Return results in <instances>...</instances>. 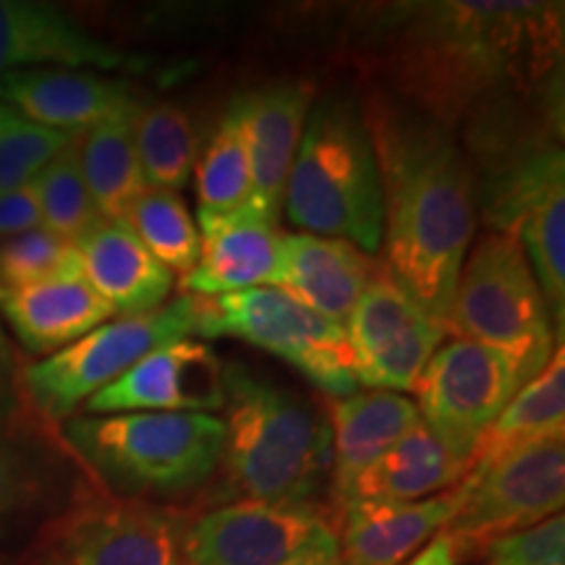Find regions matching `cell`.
<instances>
[{"label":"cell","instance_id":"obj_39","mask_svg":"<svg viewBox=\"0 0 565 565\" xmlns=\"http://www.w3.org/2000/svg\"><path fill=\"white\" fill-rule=\"evenodd\" d=\"M408 565H458L454 542H450L443 532L435 534V540L429 542L419 555L412 557V563Z\"/></svg>","mask_w":565,"mask_h":565},{"label":"cell","instance_id":"obj_40","mask_svg":"<svg viewBox=\"0 0 565 565\" xmlns=\"http://www.w3.org/2000/svg\"><path fill=\"white\" fill-rule=\"evenodd\" d=\"M38 565H63L61 561H55L53 555H42V561Z\"/></svg>","mask_w":565,"mask_h":565},{"label":"cell","instance_id":"obj_22","mask_svg":"<svg viewBox=\"0 0 565 565\" xmlns=\"http://www.w3.org/2000/svg\"><path fill=\"white\" fill-rule=\"evenodd\" d=\"M0 317L9 322L21 349L51 356L113 320L116 312L84 275H74L6 291Z\"/></svg>","mask_w":565,"mask_h":565},{"label":"cell","instance_id":"obj_7","mask_svg":"<svg viewBox=\"0 0 565 565\" xmlns=\"http://www.w3.org/2000/svg\"><path fill=\"white\" fill-rule=\"evenodd\" d=\"M200 315V296L183 294L152 315L116 317L100 324L76 343L21 370L26 406L47 424L71 419L92 395L124 377L150 351L196 338Z\"/></svg>","mask_w":565,"mask_h":565},{"label":"cell","instance_id":"obj_19","mask_svg":"<svg viewBox=\"0 0 565 565\" xmlns=\"http://www.w3.org/2000/svg\"><path fill=\"white\" fill-rule=\"evenodd\" d=\"M370 254L349 242L317 233H282L273 288L312 312L345 324L374 270Z\"/></svg>","mask_w":565,"mask_h":565},{"label":"cell","instance_id":"obj_15","mask_svg":"<svg viewBox=\"0 0 565 565\" xmlns=\"http://www.w3.org/2000/svg\"><path fill=\"white\" fill-rule=\"evenodd\" d=\"M200 259L179 286L186 296H215L273 286L280 259L278 217L249 200L228 212L200 210Z\"/></svg>","mask_w":565,"mask_h":565},{"label":"cell","instance_id":"obj_29","mask_svg":"<svg viewBox=\"0 0 565 565\" xmlns=\"http://www.w3.org/2000/svg\"><path fill=\"white\" fill-rule=\"evenodd\" d=\"M532 267L536 286L545 296L557 341H563L565 320V183L532 202L513 233Z\"/></svg>","mask_w":565,"mask_h":565},{"label":"cell","instance_id":"obj_3","mask_svg":"<svg viewBox=\"0 0 565 565\" xmlns=\"http://www.w3.org/2000/svg\"><path fill=\"white\" fill-rule=\"evenodd\" d=\"M225 440L217 500L317 505L333 471L330 419L312 401L249 366L223 370Z\"/></svg>","mask_w":565,"mask_h":565},{"label":"cell","instance_id":"obj_41","mask_svg":"<svg viewBox=\"0 0 565 565\" xmlns=\"http://www.w3.org/2000/svg\"><path fill=\"white\" fill-rule=\"evenodd\" d=\"M3 296H6V288H3V282H0V301H3Z\"/></svg>","mask_w":565,"mask_h":565},{"label":"cell","instance_id":"obj_34","mask_svg":"<svg viewBox=\"0 0 565 565\" xmlns=\"http://www.w3.org/2000/svg\"><path fill=\"white\" fill-rule=\"evenodd\" d=\"M76 134L26 121L6 105L0 113V196L26 189Z\"/></svg>","mask_w":565,"mask_h":565},{"label":"cell","instance_id":"obj_35","mask_svg":"<svg viewBox=\"0 0 565 565\" xmlns=\"http://www.w3.org/2000/svg\"><path fill=\"white\" fill-rule=\"evenodd\" d=\"M479 565H565V519L553 515L524 532L494 536L477 550Z\"/></svg>","mask_w":565,"mask_h":565},{"label":"cell","instance_id":"obj_37","mask_svg":"<svg viewBox=\"0 0 565 565\" xmlns=\"http://www.w3.org/2000/svg\"><path fill=\"white\" fill-rule=\"evenodd\" d=\"M40 225L38 202H34L32 189H19L13 194L0 196V242L19 236V233L32 231Z\"/></svg>","mask_w":565,"mask_h":565},{"label":"cell","instance_id":"obj_18","mask_svg":"<svg viewBox=\"0 0 565 565\" xmlns=\"http://www.w3.org/2000/svg\"><path fill=\"white\" fill-rule=\"evenodd\" d=\"M315 97V82L291 79L244 92L228 105L249 154L252 200L275 217H280L282 189Z\"/></svg>","mask_w":565,"mask_h":565},{"label":"cell","instance_id":"obj_10","mask_svg":"<svg viewBox=\"0 0 565 565\" xmlns=\"http://www.w3.org/2000/svg\"><path fill=\"white\" fill-rule=\"evenodd\" d=\"M189 515L171 505L79 492L45 534L63 565H186Z\"/></svg>","mask_w":565,"mask_h":565},{"label":"cell","instance_id":"obj_20","mask_svg":"<svg viewBox=\"0 0 565 565\" xmlns=\"http://www.w3.org/2000/svg\"><path fill=\"white\" fill-rule=\"evenodd\" d=\"M456 511V487L435 498L351 500L335 508L333 526L341 565H404L429 536L440 534Z\"/></svg>","mask_w":565,"mask_h":565},{"label":"cell","instance_id":"obj_27","mask_svg":"<svg viewBox=\"0 0 565 565\" xmlns=\"http://www.w3.org/2000/svg\"><path fill=\"white\" fill-rule=\"evenodd\" d=\"M134 118L118 116L79 134L84 183L105 221H121L147 183L139 168Z\"/></svg>","mask_w":565,"mask_h":565},{"label":"cell","instance_id":"obj_9","mask_svg":"<svg viewBox=\"0 0 565 565\" xmlns=\"http://www.w3.org/2000/svg\"><path fill=\"white\" fill-rule=\"evenodd\" d=\"M565 437H553L519 454L469 471L456 487V511L443 526L458 561L513 532H524L563 513Z\"/></svg>","mask_w":565,"mask_h":565},{"label":"cell","instance_id":"obj_30","mask_svg":"<svg viewBox=\"0 0 565 565\" xmlns=\"http://www.w3.org/2000/svg\"><path fill=\"white\" fill-rule=\"evenodd\" d=\"M34 202H38L40 225L45 231L61 236L63 242L79 244L89 231H95L105 217L92 200L87 183H84L79 166V134L68 141L38 173L30 183Z\"/></svg>","mask_w":565,"mask_h":565},{"label":"cell","instance_id":"obj_2","mask_svg":"<svg viewBox=\"0 0 565 565\" xmlns=\"http://www.w3.org/2000/svg\"><path fill=\"white\" fill-rule=\"evenodd\" d=\"M383 181L385 270L445 324L477 233V183L461 139L416 110L372 97L364 116Z\"/></svg>","mask_w":565,"mask_h":565},{"label":"cell","instance_id":"obj_1","mask_svg":"<svg viewBox=\"0 0 565 565\" xmlns=\"http://www.w3.org/2000/svg\"><path fill=\"white\" fill-rule=\"evenodd\" d=\"M563 3L429 0L393 6L380 55L395 92L456 131L503 105L563 95Z\"/></svg>","mask_w":565,"mask_h":565},{"label":"cell","instance_id":"obj_26","mask_svg":"<svg viewBox=\"0 0 565 565\" xmlns=\"http://www.w3.org/2000/svg\"><path fill=\"white\" fill-rule=\"evenodd\" d=\"M55 482V448L30 416L0 424V536L45 508Z\"/></svg>","mask_w":565,"mask_h":565},{"label":"cell","instance_id":"obj_36","mask_svg":"<svg viewBox=\"0 0 565 565\" xmlns=\"http://www.w3.org/2000/svg\"><path fill=\"white\" fill-rule=\"evenodd\" d=\"M19 374L21 370H17V362H13L11 343L6 338L3 324H0V424L30 416V406H26L24 393H21Z\"/></svg>","mask_w":565,"mask_h":565},{"label":"cell","instance_id":"obj_24","mask_svg":"<svg viewBox=\"0 0 565 565\" xmlns=\"http://www.w3.org/2000/svg\"><path fill=\"white\" fill-rule=\"evenodd\" d=\"M466 475H469V466L458 461L419 419L391 450H385L377 461L353 479L349 490L335 500V508L351 500L416 503V500L454 490L463 482Z\"/></svg>","mask_w":565,"mask_h":565},{"label":"cell","instance_id":"obj_4","mask_svg":"<svg viewBox=\"0 0 565 565\" xmlns=\"http://www.w3.org/2000/svg\"><path fill=\"white\" fill-rule=\"evenodd\" d=\"M225 427L215 414H110L61 422V443L103 492L175 508L215 482Z\"/></svg>","mask_w":565,"mask_h":565},{"label":"cell","instance_id":"obj_38","mask_svg":"<svg viewBox=\"0 0 565 565\" xmlns=\"http://www.w3.org/2000/svg\"><path fill=\"white\" fill-rule=\"evenodd\" d=\"M286 565H341V547H338L335 529L315 542L312 547L303 550L299 557H294Z\"/></svg>","mask_w":565,"mask_h":565},{"label":"cell","instance_id":"obj_6","mask_svg":"<svg viewBox=\"0 0 565 565\" xmlns=\"http://www.w3.org/2000/svg\"><path fill=\"white\" fill-rule=\"evenodd\" d=\"M445 333L505 353L529 383L545 370L557 345L553 315L519 238L487 231L466 254Z\"/></svg>","mask_w":565,"mask_h":565},{"label":"cell","instance_id":"obj_42","mask_svg":"<svg viewBox=\"0 0 565 565\" xmlns=\"http://www.w3.org/2000/svg\"><path fill=\"white\" fill-rule=\"evenodd\" d=\"M0 565H9V563H6V557H3V555H0Z\"/></svg>","mask_w":565,"mask_h":565},{"label":"cell","instance_id":"obj_13","mask_svg":"<svg viewBox=\"0 0 565 565\" xmlns=\"http://www.w3.org/2000/svg\"><path fill=\"white\" fill-rule=\"evenodd\" d=\"M333 529L322 505L231 500L189 521L186 565H286Z\"/></svg>","mask_w":565,"mask_h":565},{"label":"cell","instance_id":"obj_21","mask_svg":"<svg viewBox=\"0 0 565 565\" xmlns=\"http://www.w3.org/2000/svg\"><path fill=\"white\" fill-rule=\"evenodd\" d=\"M84 278L116 317L152 315L171 299L175 275L121 221H103L76 244Z\"/></svg>","mask_w":565,"mask_h":565},{"label":"cell","instance_id":"obj_17","mask_svg":"<svg viewBox=\"0 0 565 565\" xmlns=\"http://www.w3.org/2000/svg\"><path fill=\"white\" fill-rule=\"evenodd\" d=\"M145 58L95 38L71 13L38 0H0V76L19 68L131 71Z\"/></svg>","mask_w":565,"mask_h":565},{"label":"cell","instance_id":"obj_8","mask_svg":"<svg viewBox=\"0 0 565 565\" xmlns=\"http://www.w3.org/2000/svg\"><path fill=\"white\" fill-rule=\"evenodd\" d=\"M200 335L242 338L294 366L317 391L335 401L359 391L343 324L312 312L280 288L263 286L202 299Z\"/></svg>","mask_w":565,"mask_h":565},{"label":"cell","instance_id":"obj_33","mask_svg":"<svg viewBox=\"0 0 565 565\" xmlns=\"http://www.w3.org/2000/svg\"><path fill=\"white\" fill-rule=\"evenodd\" d=\"M74 275H84L79 249L42 225L0 242V282L6 291Z\"/></svg>","mask_w":565,"mask_h":565},{"label":"cell","instance_id":"obj_16","mask_svg":"<svg viewBox=\"0 0 565 565\" xmlns=\"http://www.w3.org/2000/svg\"><path fill=\"white\" fill-rule=\"evenodd\" d=\"M0 103L26 121L68 134L118 116H137L147 105L131 82L74 68L9 71L0 76Z\"/></svg>","mask_w":565,"mask_h":565},{"label":"cell","instance_id":"obj_31","mask_svg":"<svg viewBox=\"0 0 565 565\" xmlns=\"http://www.w3.org/2000/svg\"><path fill=\"white\" fill-rule=\"evenodd\" d=\"M124 223L145 249L173 275H186L200 259V228L175 192L147 186L131 202Z\"/></svg>","mask_w":565,"mask_h":565},{"label":"cell","instance_id":"obj_23","mask_svg":"<svg viewBox=\"0 0 565 565\" xmlns=\"http://www.w3.org/2000/svg\"><path fill=\"white\" fill-rule=\"evenodd\" d=\"M330 433H333V471L330 498L333 503L349 490L366 466L404 437L422 419L419 408L406 395L393 391H356L333 401Z\"/></svg>","mask_w":565,"mask_h":565},{"label":"cell","instance_id":"obj_32","mask_svg":"<svg viewBox=\"0 0 565 565\" xmlns=\"http://www.w3.org/2000/svg\"><path fill=\"white\" fill-rule=\"evenodd\" d=\"M196 196L210 212H228L252 200V168L233 110H225L202 158H196Z\"/></svg>","mask_w":565,"mask_h":565},{"label":"cell","instance_id":"obj_43","mask_svg":"<svg viewBox=\"0 0 565 565\" xmlns=\"http://www.w3.org/2000/svg\"><path fill=\"white\" fill-rule=\"evenodd\" d=\"M3 108H6V105H3V103H0V113H3Z\"/></svg>","mask_w":565,"mask_h":565},{"label":"cell","instance_id":"obj_5","mask_svg":"<svg viewBox=\"0 0 565 565\" xmlns=\"http://www.w3.org/2000/svg\"><path fill=\"white\" fill-rule=\"evenodd\" d=\"M286 215L303 233L383 246V181L364 116L345 100L312 105L282 189Z\"/></svg>","mask_w":565,"mask_h":565},{"label":"cell","instance_id":"obj_12","mask_svg":"<svg viewBox=\"0 0 565 565\" xmlns=\"http://www.w3.org/2000/svg\"><path fill=\"white\" fill-rule=\"evenodd\" d=\"M356 383L370 391H414L433 353L445 341V324L427 315L380 263L362 299L343 324Z\"/></svg>","mask_w":565,"mask_h":565},{"label":"cell","instance_id":"obj_14","mask_svg":"<svg viewBox=\"0 0 565 565\" xmlns=\"http://www.w3.org/2000/svg\"><path fill=\"white\" fill-rule=\"evenodd\" d=\"M223 359L200 338H181L139 359L84 404L87 416L223 412Z\"/></svg>","mask_w":565,"mask_h":565},{"label":"cell","instance_id":"obj_11","mask_svg":"<svg viewBox=\"0 0 565 565\" xmlns=\"http://www.w3.org/2000/svg\"><path fill=\"white\" fill-rule=\"evenodd\" d=\"M524 385L505 353L454 338L424 366L414 404L437 440L471 471L482 435Z\"/></svg>","mask_w":565,"mask_h":565},{"label":"cell","instance_id":"obj_28","mask_svg":"<svg viewBox=\"0 0 565 565\" xmlns=\"http://www.w3.org/2000/svg\"><path fill=\"white\" fill-rule=\"evenodd\" d=\"M134 141L147 186L179 192L192 181L200 150L192 118L179 105H145L134 118Z\"/></svg>","mask_w":565,"mask_h":565},{"label":"cell","instance_id":"obj_25","mask_svg":"<svg viewBox=\"0 0 565 565\" xmlns=\"http://www.w3.org/2000/svg\"><path fill=\"white\" fill-rule=\"evenodd\" d=\"M553 437H565V351L557 345L545 370L513 395L482 435L471 471Z\"/></svg>","mask_w":565,"mask_h":565}]
</instances>
